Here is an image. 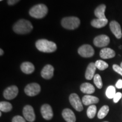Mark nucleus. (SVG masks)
Here are the masks:
<instances>
[{"label":"nucleus","mask_w":122,"mask_h":122,"mask_svg":"<svg viewBox=\"0 0 122 122\" xmlns=\"http://www.w3.org/2000/svg\"><path fill=\"white\" fill-rule=\"evenodd\" d=\"M12 122H26L23 117H21V116L17 115L15 116L12 119Z\"/></svg>","instance_id":"cd10ccee"},{"label":"nucleus","mask_w":122,"mask_h":122,"mask_svg":"<svg viewBox=\"0 0 122 122\" xmlns=\"http://www.w3.org/2000/svg\"><path fill=\"white\" fill-rule=\"evenodd\" d=\"M99 102V98L95 96L91 95H85L82 98V102L85 106L94 105Z\"/></svg>","instance_id":"f3484780"},{"label":"nucleus","mask_w":122,"mask_h":122,"mask_svg":"<svg viewBox=\"0 0 122 122\" xmlns=\"http://www.w3.org/2000/svg\"><path fill=\"white\" fill-rule=\"evenodd\" d=\"M13 109V106L10 102L6 101H1L0 102V110L2 112H7Z\"/></svg>","instance_id":"4be33fe9"},{"label":"nucleus","mask_w":122,"mask_h":122,"mask_svg":"<svg viewBox=\"0 0 122 122\" xmlns=\"http://www.w3.org/2000/svg\"><path fill=\"white\" fill-rule=\"evenodd\" d=\"M1 115H2V111H1V112H0V117H1Z\"/></svg>","instance_id":"72a5a7b5"},{"label":"nucleus","mask_w":122,"mask_h":122,"mask_svg":"<svg viewBox=\"0 0 122 122\" xmlns=\"http://www.w3.org/2000/svg\"><path fill=\"white\" fill-rule=\"evenodd\" d=\"M48 12V9L44 4H38L30 9L29 14L32 17L36 19H41L45 17Z\"/></svg>","instance_id":"7ed1b4c3"},{"label":"nucleus","mask_w":122,"mask_h":122,"mask_svg":"<svg viewBox=\"0 0 122 122\" xmlns=\"http://www.w3.org/2000/svg\"><path fill=\"white\" fill-rule=\"evenodd\" d=\"M96 68L97 67L95 65V63H91L89 64L85 71V76L86 79L90 80H92L93 77H94Z\"/></svg>","instance_id":"dca6fc26"},{"label":"nucleus","mask_w":122,"mask_h":122,"mask_svg":"<svg viewBox=\"0 0 122 122\" xmlns=\"http://www.w3.org/2000/svg\"><path fill=\"white\" fill-rule=\"evenodd\" d=\"M80 91L84 93L91 94L95 92L94 86L89 83H84L82 84L80 86Z\"/></svg>","instance_id":"6ab92c4d"},{"label":"nucleus","mask_w":122,"mask_h":122,"mask_svg":"<svg viewBox=\"0 0 122 122\" xmlns=\"http://www.w3.org/2000/svg\"><path fill=\"white\" fill-rule=\"evenodd\" d=\"M20 0H7V4L9 5H13L16 3H18Z\"/></svg>","instance_id":"2f4dec72"},{"label":"nucleus","mask_w":122,"mask_h":122,"mask_svg":"<svg viewBox=\"0 0 122 122\" xmlns=\"http://www.w3.org/2000/svg\"><path fill=\"white\" fill-rule=\"evenodd\" d=\"M108 23V20L106 19H93L91 22V25L93 27L97 28H102L106 25V24Z\"/></svg>","instance_id":"412c9836"},{"label":"nucleus","mask_w":122,"mask_h":122,"mask_svg":"<svg viewBox=\"0 0 122 122\" xmlns=\"http://www.w3.org/2000/svg\"><path fill=\"white\" fill-rule=\"evenodd\" d=\"M0 1H2V0H0Z\"/></svg>","instance_id":"e433bc0d"},{"label":"nucleus","mask_w":122,"mask_h":122,"mask_svg":"<svg viewBox=\"0 0 122 122\" xmlns=\"http://www.w3.org/2000/svg\"><path fill=\"white\" fill-rule=\"evenodd\" d=\"M109 111V107L107 105H104L101 108L100 110H99L98 114H97V117L99 119H103L107 115L108 112Z\"/></svg>","instance_id":"5701e85b"},{"label":"nucleus","mask_w":122,"mask_h":122,"mask_svg":"<svg viewBox=\"0 0 122 122\" xmlns=\"http://www.w3.org/2000/svg\"><path fill=\"white\" fill-rule=\"evenodd\" d=\"M41 87L39 84L33 83L29 84L24 88V92L27 96L33 97L35 96L40 92Z\"/></svg>","instance_id":"39448f33"},{"label":"nucleus","mask_w":122,"mask_h":122,"mask_svg":"<svg viewBox=\"0 0 122 122\" xmlns=\"http://www.w3.org/2000/svg\"><path fill=\"white\" fill-rule=\"evenodd\" d=\"M78 53L83 57L90 58L93 56L94 50L92 46L88 44H85L81 46L79 48Z\"/></svg>","instance_id":"0eeeda50"},{"label":"nucleus","mask_w":122,"mask_h":122,"mask_svg":"<svg viewBox=\"0 0 122 122\" xmlns=\"http://www.w3.org/2000/svg\"><path fill=\"white\" fill-rule=\"evenodd\" d=\"M3 54H4V50L2 49H0V55H1V56H2Z\"/></svg>","instance_id":"473e14b6"},{"label":"nucleus","mask_w":122,"mask_h":122,"mask_svg":"<svg viewBox=\"0 0 122 122\" xmlns=\"http://www.w3.org/2000/svg\"><path fill=\"white\" fill-rule=\"evenodd\" d=\"M110 28L112 33L118 39H121L122 37V29L120 25L117 21H111L110 23Z\"/></svg>","instance_id":"9b49d317"},{"label":"nucleus","mask_w":122,"mask_h":122,"mask_svg":"<svg viewBox=\"0 0 122 122\" xmlns=\"http://www.w3.org/2000/svg\"><path fill=\"white\" fill-rule=\"evenodd\" d=\"M120 66H121V67L122 68V62L121 63H120Z\"/></svg>","instance_id":"f704fd0d"},{"label":"nucleus","mask_w":122,"mask_h":122,"mask_svg":"<svg viewBox=\"0 0 122 122\" xmlns=\"http://www.w3.org/2000/svg\"><path fill=\"white\" fill-rule=\"evenodd\" d=\"M41 113L43 118L46 120H50L53 117L52 108L49 104H44L41 107Z\"/></svg>","instance_id":"f8f14e48"},{"label":"nucleus","mask_w":122,"mask_h":122,"mask_svg":"<svg viewBox=\"0 0 122 122\" xmlns=\"http://www.w3.org/2000/svg\"></svg>","instance_id":"c9c22d12"},{"label":"nucleus","mask_w":122,"mask_h":122,"mask_svg":"<svg viewBox=\"0 0 122 122\" xmlns=\"http://www.w3.org/2000/svg\"><path fill=\"white\" fill-rule=\"evenodd\" d=\"M69 101L72 106L77 111H81L83 110V102L79 98V96L76 93L70 94Z\"/></svg>","instance_id":"423d86ee"},{"label":"nucleus","mask_w":122,"mask_h":122,"mask_svg":"<svg viewBox=\"0 0 122 122\" xmlns=\"http://www.w3.org/2000/svg\"><path fill=\"white\" fill-rule=\"evenodd\" d=\"M41 75L42 77L45 79H51L54 75V67L50 65H46L42 68Z\"/></svg>","instance_id":"ddd939ff"},{"label":"nucleus","mask_w":122,"mask_h":122,"mask_svg":"<svg viewBox=\"0 0 122 122\" xmlns=\"http://www.w3.org/2000/svg\"><path fill=\"white\" fill-rule=\"evenodd\" d=\"M116 87L118 89H122V79H119L118 81L117 82L115 85Z\"/></svg>","instance_id":"7c9ffc66"},{"label":"nucleus","mask_w":122,"mask_h":122,"mask_svg":"<svg viewBox=\"0 0 122 122\" xmlns=\"http://www.w3.org/2000/svg\"><path fill=\"white\" fill-rule=\"evenodd\" d=\"M95 65L96 67L101 71L106 70L109 67V65L106 62L102 60H98L96 61L95 62Z\"/></svg>","instance_id":"a878e982"},{"label":"nucleus","mask_w":122,"mask_h":122,"mask_svg":"<svg viewBox=\"0 0 122 122\" xmlns=\"http://www.w3.org/2000/svg\"><path fill=\"white\" fill-rule=\"evenodd\" d=\"M112 68L115 72L118 73L119 74H120L122 76V68L121 67V66H119L118 65H114L112 66Z\"/></svg>","instance_id":"c85d7f7f"},{"label":"nucleus","mask_w":122,"mask_h":122,"mask_svg":"<svg viewBox=\"0 0 122 122\" xmlns=\"http://www.w3.org/2000/svg\"><path fill=\"white\" fill-rule=\"evenodd\" d=\"M80 24V20L78 18L75 16H69L64 18L61 20V24L63 28L67 30H73L79 27Z\"/></svg>","instance_id":"20e7f679"},{"label":"nucleus","mask_w":122,"mask_h":122,"mask_svg":"<svg viewBox=\"0 0 122 122\" xmlns=\"http://www.w3.org/2000/svg\"><path fill=\"white\" fill-rule=\"evenodd\" d=\"M21 70L25 74H32L35 71V66L32 63L29 62H23L20 66Z\"/></svg>","instance_id":"a211bd4d"},{"label":"nucleus","mask_w":122,"mask_h":122,"mask_svg":"<svg viewBox=\"0 0 122 122\" xmlns=\"http://www.w3.org/2000/svg\"><path fill=\"white\" fill-rule=\"evenodd\" d=\"M36 47L39 51L44 53H52L57 50V45L54 42L45 39H40L36 42Z\"/></svg>","instance_id":"f03ea898"},{"label":"nucleus","mask_w":122,"mask_h":122,"mask_svg":"<svg viewBox=\"0 0 122 122\" xmlns=\"http://www.w3.org/2000/svg\"><path fill=\"white\" fill-rule=\"evenodd\" d=\"M110 38L105 35H99L94 38L93 40L94 45L99 48H103L109 45Z\"/></svg>","instance_id":"6e6552de"},{"label":"nucleus","mask_w":122,"mask_h":122,"mask_svg":"<svg viewBox=\"0 0 122 122\" xmlns=\"http://www.w3.org/2000/svg\"><path fill=\"white\" fill-rule=\"evenodd\" d=\"M19 92V90L16 86L12 85L9 86L4 92V97L9 100H13L16 97Z\"/></svg>","instance_id":"1a4fd4ad"},{"label":"nucleus","mask_w":122,"mask_h":122,"mask_svg":"<svg viewBox=\"0 0 122 122\" xmlns=\"http://www.w3.org/2000/svg\"><path fill=\"white\" fill-rule=\"evenodd\" d=\"M23 114L25 119L30 122H34L36 119L34 110L30 105H28L24 106L23 110Z\"/></svg>","instance_id":"9d476101"},{"label":"nucleus","mask_w":122,"mask_h":122,"mask_svg":"<svg viewBox=\"0 0 122 122\" xmlns=\"http://www.w3.org/2000/svg\"><path fill=\"white\" fill-rule=\"evenodd\" d=\"M100 56L102 59L112 58L115 56V52L111 48H105L101 50Z\"/></svg>","instance_id":"2eb2a0df"},{"label":"nucleus","mask_w":122,"mask_h":122,"mask_svg":"<svg viewBox=\"0 0 122 122\" xmlns=\"http://www.w3.org/2000/svg\"><path fill=\"white\" fill-rule=\"evenodd\" d=\"M33 30V25L30 21L25 19H20L15 23L13 30L17 34L24 35L30 32Z\"/></svg>","instance_id":"f257e3e1"},{"label":"nucleus","mask_w":122,"mask_h":122,"mask_svg":"<svg viewBox=\"0 0 122 122\" xmlns=\"http://www.w3.org/2000/svg\"><path fill=\"white\" fill-rule=\"evenodd\" d=\"M122 97V93L120 92H118L116 93V94L114 96V97L113 98V101L115 103H117L120 100Z\"/></svg>","instance_id":"c756f323"},{"label":"nucleus","mask_w":122,"mask_h":122,"mask_svg":"<svg viewBox=\"0 0 122 122\" xmlns=\"http://www.w3.org/2000/svg\"><path fill=\"white\" fill-rule=\"evenodd\" d=\"M94 84L96 85L97 88L98 89H101L102 88L103 84H102V81L101 77L100 75L99 74H96L94 75Z\"/></svg>","instance_id":"bb28decb"},{"label":"nucleus","mask_w":122,"mask_h":122,"mask_svg":"<svg viewBox=\"0 0 122 122\" xmlns=\"http://www.w3.org/2000/svg\"><path fill=\"white\" fill-rule=\"evenodd\" d=\"M115 88L112 85H110L107 87L106 91V95L108 98H113L116 94Z\"/></svg>","instance_id":"393cba45"},{"label":"nucleus","mask_w":122,"mask_h":122,"mask_svg":"<svg viewBox=\"0 0 122 122\" xmlns=\"http://www.w3.org/2000/svg\"><path fill=\"white\" fill-rule=\"evenodd\" d=\"M106 6L104 4H102L99 5L94 10V15L99 19H106V16L105 15V10Z\"/></svg>","instance_id":"aec40b11"},{"label":"nucleus","mask_w":122,"mask_h":122,"mask_svg":"<svg viewBox=\"0 0 122 122\" xmlns=\"http://www.w3.org/2000/svg\"><path fill=\"white\" fill-rule=\"evenodd\" d=\"M96 112H97V107L96 105H92L88 107L87 111H86V114L89 119L94 118Z\"/></svg>","instance_id":"b1692460"},{"label":"nucleus","mask_w":122,"mask_h":122,"mask_svg":"<svg viewBox=\"0 0 122 122\" xmlns=\"http://www.w3.org/2000/svg\"><path fill=\"white\" fill-rule=\"evenodd\" d=\"M62 117L67 122H75L76 117L74 112L70 109H65L62 111Z\"/></svg>","instance_id":"4468645a"}]
</instances>
